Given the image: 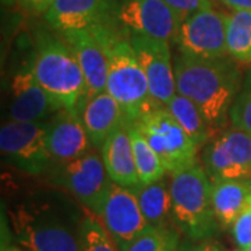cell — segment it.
Segmentation results:
<instances>
[{"label": "cell", "mask_w": 251, "mask_h": 251, "mask_svg": "<svg viewBox=\"0 0 251 251\" xmlns=\"http://www.w3.org/2000/svg\"><path fill=\"white\" fill-rule=\"evenodd\" d=\"M230 229L239 250H246L251 243V198L236 218Z\"/></svg>", "instance_id": "83f0119b"}, {"label": "cell", "mask_w": 251, "mask_h": 251, "mask_svg": "<svg viewBox=\"0 0 251 251\" xmlns=\"http://www.w3.org/2000/svg\"><path fill=\"white\" fill-rule=\"evenodd\" d=\"M134 126L158 153L169 175L198 162L200 150L166 106L148 112Z\"/></svg>", "instance_id": "8992f818"}, {"label": "cell", "mask_w": 251, "mask_h": 251, "mask_svg": "<svg viewBox=\"0 0 251 251\" xmlns=\"http://www.w3.org/2000/svg\"><path fill=\"white\" fill-rule=\"evenodd\" d=\"M232 10H251V0H219Z\"/></svg>", "instance_id": "4dcf8cb0"}, {"label": "cell", "mask_w": 251, "mask_h": 251, "mask_svg": "<svg viewBox=\"0 0 251 251\" xmlns=\"http://www.w3.org/2000/svg\"><path fill=\"white\" fill-rule=\"evenodd\" d=\"M119 25L126 34L148 36L171 42L179 29V20L163 0H123L116 11Z\"/></svg>", "instance_id": "7c38bea8"}, {"label": "cell", "mask_w": 251, "mask_h": 251, "mask_svg": "<svg viewBox=\"0 0 251 251\" xmlns=\"http://www.w3.org/2000/svg\"><path fill=\"white\" fill-rule=\"evenodd\" d=\"M1 251H28L25 249H23V247H20V246H13V244H3L1 246Z\"/></svg>", "instance_id": "d6a6232c"}, {"label": "cell", "mask_w": 251, "mask_h": 251, "mask_svg": "<svg viewBox=\"0 0 251 251\" xmlns=\"http://www.w3.org/2000/svg\"><path fill=\"white\" fill-rule=\"evenodd\" d=\"M14 1H16V0H1V3H3V4H7V6L13 4Z\"/></svg>", "instance_id": "e575fe53"}, {"label": "cell", "mask_w": 251, "mask_h": 251, "mask_svg": "<svg viewBox=\"0 0 251 251\" xmlns=\"http://www.w3.org/2000/svg\"><path fill=\"white\" fill-rule=\"evenodd\" d=\"M100 155L109 177L119 186L135 190L141 184L135 166L128 123H123L100 147Z\"/></svg>", "instance_id": "d6986e66"}, {"label": "cell", "mask_w": 251, "mask_h": 251, "mask_svg": "<svg viewBox=\"0 0 251 251\" xmlns=\"http://www.w3.org/2000/svg\"><path fill=\"white\" fill-rule=\"evenodd\" d=\"M166 108L190 135L198 150H202V147L212 138L214 130L206 123L197 105L186 97L176 94Z\"/></svg>", "instance_id": "7402d4cb"}, {"label": "cell", "mask_w": 251, "mask_h": 251, "mask_svg": "<svg viewBox=\"0 0 251 251\" xmlns=\"http://www.w3.org/2000/svg\"><path fill=\"white\" fill-rule=\"evenodd\" d=\"M173 69L177 94L197 105L212 130L226 125L242 88V73L233 59H198L179 53Z\"/></svg>", "instance_id": "6da1fadb"}, {"label": "cell", "mask_w": 251, "mask_h": 251, "mask_svg": "<svg viewBox=\"0 0 251 251\" xmlns=\"http://www.w3.org/2000/svg\"><path fill=\"white\" fill-rule=\"evenodd\" d=\"M126 35L148 78L152 98L159 105L166 106L177 94L169 42L135 34Z\"/></svg>", "instance_id": "5bb4252c"}, {"label": "cell", "mask_w": 251, "mask_h": 251, "mask_svg": "<svg viewBox=\"0 0 251 251\" xmlns=\"http://www.w3.org/2000/svg\"><path fill=\"white\" fill-rule=\"evenodd\" d=\"M172 222L191 240H208L221 227L212 206V181L202 163L171 173Z\"/></svg>", "instance_id": "5b68a950"}, {"label": "cell", "mask_w": 251, "mask_h": 251, "mask_svg": "<svg viewBox=\"0 0 251 251\" xmlns=\"http://www.w3.org/2000/svg\"><path fill=\"white\" fill-rule=\"evenodd\" d=\"M75 54L87 81V97L106 91L108 57L90 29H73L60 34Z\"/></svg>", "instance_id": "e0dca14e"}, {"label": "cell", "mask_w": 251, "mask_h": 251, "mask_svg": "<svg viewBox=\"0 0 251 251\" xmlns=\"http://www.w3.org/2000/svg\"><path fill=\"white\" fill-rule=\"evenodd\" d=\"M48 120H7L0 128L3 161L29 176H41L52 166L46 144Z\"/></svg>", "instance_id": "52a82bcc"}, {"label": "cell", "mask_w": 251, "mask_h": 251, "mask_svg": "<svg viewBox=\"0 0 251 251\" xmlns=\"http://www.w3.org/2000/svg\"><path fill=\"white\" fill-rule=\"evenodd\" d=\"M133 191L137 196L144 218L150 226L166 227L173 225L171 180H168V176L148 184H140Z\"/></svg>", "instance_id": "44dd1931"}, {"label": "cell", "mask_w": 251, "mask_h": 251, "mask_svg": "<svg viewBox=\"0 0 251 251\" xmlns=\"http://www.w3.org/2000/svg\"><path fill=\"white\" fill-rule=\"evenodd\" d=\"M80 219L48 200H29L10 209L16 242L28 251H80Z\"/></svg>", "instance_id": "277c9868"}, {"label": "cell", "mask_w": 251, "mask_h": 251, "mask_svg": "<svg viewBox=\"0 0 251 251\" xmlns=\"http://www.w3.org/2000/svg\"><path fill=\"white\" fill-rule=\"evenodd\" d=\"M191 251H222V249H221V246L218 243L211 242L208 239V240H202L201 243L193 246Z\"/></svg>", "instance_id": "1f68e13d"}, {"label": "cell", "mask_w": 251, "mask_h": 251, "mask_svg": "<svg viewBox=\"0 0 251 251\" xmlns=\"http://www.w3.org/2000/svg\"><path fill=\"white\" fill-rule=\"evenodd\" d=\"M46 144L52 165L74 161L94 147L78 110L69 109H60L48 120Z\"/></svg>", "instance_id": "2e32d148"}, {"label": "cell", "mask_w": 251, "mask_h": 251, "mask_svg": "<svg viewBox=\"0 0 251 251\" xmlns=\"http://www.w3.org/2000/svg\"><path fill=\"white\" fill-rule=\"evenodd\" d=\"M163 1L173 10L179 23H183L186 18L201 10L212 9L211 0H163Z\"/></svg>", "instance_id": "f1b7e54d"}, {"label": "cell", "mask_w": 251, "mask_h": 251, "mask_svg": "<svg viewBox=\"0 0 251 251\" xmlns=\"http://www.w3.org/2000/svg\"><path fill=\"white\" fill-rule=\"evenodd\" d=\"M175 45L180 54L198 59L227 57L226 14L212 9L201 10L180 23Z\"/></svg>", "instance_id": "30bf717a"}, {"label": "cell", "mask_w": 251, "mask_h": 251, "mask_svg": "<svg viewBox=\"0 0 251 251\" xmlns=\"http://www.w3.org/2000/svg\"><path fill=\"white\" fill-rule=\"evenodd\" d=\"M54 1L56 0H21L23 7L27 10L28 13L35 14V16L45 14Z\"/></svg>", "instance_id": "f546056e"}, {"label": "cell", "mask_w": 251, "mask_h": 251, "mask_svg": "<svg viewBox=\"0 0 251 251\" xmlns=\"http://www.w3.org/2000/svg\"><path fill=\"white\" fill-rule=\"evenodd\" d=\"M226 49L236 62L251 63V10L226 14Z\"/></svg>", "instance_id": "603a6c76"}, {"label": "cell", "mask_w": 251, "mask_h": 251, "mask_svg": "<svg viewBox=\"0 0 251 251\" xmlns=\"http://www.w3.org/2000/svg\"><path fill=\"white\" fill-rule=\"evenodd\" d=\"M78 113L91 143L99 150L120 126L127 123L123 109L108 91L85 97Z\"/></svg>", "instance_id": "ac0fdd59"}, {"label": "cell", "mask_w": 251, "mask_h": 251, "mask_svg": "<svg viewBox=\"0 0 251 251\" xmlns=\"http://www.w3.org/2000/svg\"><path fill=\"white\" fill-rule=\"evenodd\" d=\"M36 27L34 72L46 94L62 109L78 110L87 97V81L72 48L57 32Z\"/></svg>", "instance_id": "3957f363"}, {"label": "cell", "mask_w": 251, "mask_h": 251, "mask_svg": "<svg viewBox=\"0 0 251 251\" xmlns=\"http://www.w3.org/2000/svg\"><path fill=\"white\" fill-rule=\"evenodd\" d=\"M116 0H56L44 14L54 32L92 29L117 23Z\"/></svg>", "instance_id": "9a60e30c"}, {"label": "cell", "mask_w": 251, "mask_h": 251, "mask_svg": "<svg viewBox=\"0 0 251 251\" xmlns=\"http://www.w3.org/2000/svg\"><path fill=\"white\" fill-rule=\"evenodd\" d=\"M191 249H193V246L190 243H181L176 251H191Z\"/></svg>", "instance_id": "836d02e7"}, {"label": "cell", "mask_w": 251, "mask_h": 251, "mask_svg": "<svg viewBox=\"0 0 251 251\" xmlns=\"http://www.w3.org/2000/svg\"><path fill=\"white\" fill-rule=\"evenodd\" d=\"M201 162L211 181L251 183V135L234 126L226 128L202 147Z\"/></svg>", "instance_id": "9c48e42d"}, {"label": "cell", "mask_w": 251, "mask_h": 251, "mask_svg": "<svg viewBox=\"0 0 251 251\" xmlns=\"http://www.w3.org/2000/svg\"><path fill=\"white\" fill-rule=\"evenodd\" d=\"M233 251H243V250H233Z\"/></svg>", "instance_id": "8d00e7d4"}, {"label": "cell", "mask_w": 251, "mask_h": 251, "mask_svg": "<svg viewBox=\"0 0 251 251\" xmlns=\"http://www.w3.org/2000/svg\"><path fill=\"white\" fill-rule=\"evenodd\" d=\"M229 120L232 126L251 135V69L246 74L242 88L230 108Z\"/></svg>", "instance_id": "4316f807"}, {"label": "cell", "mask_w": 251, "mask_h": 251, "mask_svg": "<svg viewBox=\"0 0 251 251\" xmlns=\"http://www.w3.org/2000/svg\"><path fill=\"white\" fill-rule=\"evenodd\" d=\"M180 244V230L175 225L166 227L148 225L143 233L120 251H176Z\"/></svg>", "instance_id": "484cf974"}, {"label": "cell", "mask_w": 251, "mask_h": 251, "mask_svg": "<svg viewBox=\"0 0 251 251\" xmlns=\"http://www.w3.org/2000/svg\"><path fill=\"white\" fill-rule=\"evenodd\" d=\"M95 215L105 225L119 250L125 249L148 226L134 191L116 183L110 184Z\"/></svg>", "instance_id": "4fadbf2b"}, {"label": "cell", "mask_w": 251, "mask_h": 251, "mask_svg": "<svg viewBox=\"0 0 251 251\" xmlns=\"http://www.w3.org/2000/svg\"><path fill=\"white\" fill-rule=\"evenodd\" d=\"M9 119L16 122L49 120L60 106L50 98L36 80L34 50L28 60L13 73L9 88Z\"/></svg>", "instance_id": "8fae6325"}, {"label": "cell", "mask_w": 251, "mask_h": 251, "mask_svg": "<svg viewBox=\"0 0 251 251\" xmlns=\"http://www.w3.org/2000/svg\"><path fill=\"white\" fill-rule=\"evenodd\" d=\"M128 130L133 141L135 166L141 184H148L165 177L168 172L165 169L158 153L151 148L145 137L140 133V130L134 125H128Z\"/></svg>", "instance_id": "cb8c5ba5"}, {"label": "cell", "mask_w": 251, "mask_h": 251, "mask_svg": "<svg viewBox=\"0 0 251 251\" xmlns=\"http://www.w3.org/2000/svg\"><path fill=\"white\" fill-rule=\"evenodd\" d=\"M52 184L64 188L87 209L97 214L106 191L113 183L102 155L91 150L85 155L63 165H52L48 171Z\"/></svg>", "instance_id": "ba28073f"}, {"label": "cell", "mask_w": 251, "mask_h": 251, "mask_svg": "<svg viewBox=\"0 0 251 251\" xmlns=\"http://www.w3.org/2000/svg\"><path fill=\"white\" fill-rule=\"evenodd\" d=\"M78 246L80 251H120L102 221L87 208L78 225Z\"/></svg>", "instance_id": "d4e9b609"}, {"label": "cell", "mask_w": 251, "mask_h": 251, "mask_svg": "<svg viewBox=\"0 0 251 251\" xmlns=\"http://www.w3.org/2000/svg\"><path fill=\"white\" fill-rule=\"evenodd\" d=\"M244 251H251V243H250V246H249V247H247Z\"/></svg>", "instance_id": "d590c367"}, {"label": "cell", "mask_w": 251, "mask_h": 251, "mask_svg": "<svg viewBox=\"0 0 251 251\" xmlns=\"http://www.w3.org/2000/svg\"><path fill=\"white\" fill-rule=\"evenodd\" d=\"M98 39L108 57V87L106 91L123 109L126 122H135L159 108L150 92L148 78L126 32L119 23L90 29Z\"/></svg>", "instance_id": "7a4b0ae2"}, {"label": "cell", "mask_w": 251, "mask_h": 251, "mask_svg": "<svg viewBox=\"0 0 251 251\" xmlns=\"http://www.w3.org/2000/svg\"><path fill=\"white\" fill-rule=\"evenodd\" d=\"M251 198L250 181H212V206L221 227H232L236 218Z\"/></svg>", "instance_id": "ffe728a7"}]
</instances>
